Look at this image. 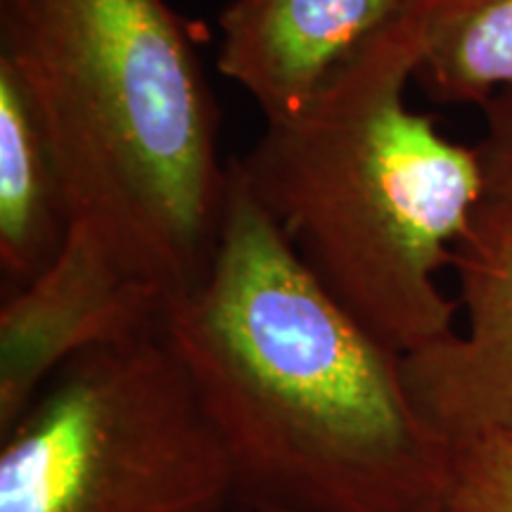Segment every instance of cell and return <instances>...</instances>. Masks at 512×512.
I'll return each mask as SVG.
<instances>
[{"label": "cell", "instance_id": "obj_7", "mask_svg": "<svg viewBox=\"0 0 512 512\" xmlns=\"http://www.w3.org/2000/svg\"><path fill=\"white\" fill-rule=\"evenodd\" d=\"M406 0H233L221 12L219 69L264 112L302 114Z\"/></svg>", "mask_w": 512, "mask_h": 512}, {"label": "cell", "instance_id": "obj_6", "mask_svg": "<svg viewBox=\"0 0 512 512\" xmlns=\"http://www.w3.org/2000/svg\"><path fill=\"white\" fill-rule=\"evenodd\" d=\"M465 332L401 356L420 418L448 444L512 432V202H479L453 247Z\"/></svg>", "mask_w": 512, "mask_h": 512}, {"label": "cell", "instance_id": "obj_1", "mask_svg": "<svg viewBox=\"0 0 512 512\" xmlns=\"http://www.w3.org/2000/svg\"><path fill=\"white\" fill-rule=\"evenodd\" d=\"M162 332L252 512H444L451 444L401 354L318 283L235 159L209 271Z\"/></svg>", "mask_w": 512, "mask_h": 512}, {"label": "cell", "instance_id": "obj_11", "mask_svg": "<svg viewBox=\"0 0 512 512\" xmlns=\"http://www.w3.org/2000/svg\"><path fill=\"white\" fill-rule=\"evenodd\" d=\"M484 136L477 145L486 200L512 202V88L482 105Z\"/></svg>", "mask_w": 512, "mask_h": 512}, {"label": "cell", "instance_id": "obj_3", "mask_svg": "<svg viewBox=\"0 0 512 512\" xmlns=\"http://www.w3.org/2000/svg\"><path fill=\"white\" fill-rule=\"evenodd\" d=\"M418 62L399 12L302 114L266 124L235 159L318 283L401 356L456 332L439 273L484 200L477 147L406 105Z\"/></svg>", "mask_w": 512, "mask_h": 512}, {"label": "cell", "instance_id": "obj_10", "mask_svg": "<svg viewBox=\"0 0 512 512\" xmlns=\"http://www.w3.org/2000/svg\"><path fill=\"white\" fill-rule=\"evenodd\" d=\"M444 512H512V432L451 444Z\"/></svg>", "mask_w": 512, "mask_h": 512}, {"label": "cell", "instance_id": "obj_9", "mask_svg": "<svg viewBox=\"0 0 512 512\" xmlns=\"http://www.w3.org/2000/svg\"><path fill=\"white\" fill-rule=\"evenodd\" d=\"M420 38L413 79L441 105H479L512 88V0H406Z\"/></svg>", "mask_w": 512, "mask_h": 512}, {"label": "cell", "instance_id": "obj_8", "mask_svg": "<svg viewBox=\"0 0 512 512\" xmlns=\"http://www.w3.org/2000/svg\"><path fill=\"white\" fill-rule=\"evenodd\" d=\"M72 226L53 140L27 88L0 57V273L19 290L60 252Z\"/></svg>", "mask_w": 512, "mask_h": 512}, {"label": "cell", "instance_id": "obj_4", "mask_svg": "<svg viewBox=\"0 0 512 512\" xmlns=\"http://www.w3.org/2000/svg\"><path fill=\"white\" fill-rule=\"evenodd\" d=\"M238 486L162 325L62 368L0 434V512H228Z\"/></svg>", "mask_w": 512, "mask_h": 512}, {"label": "cell", "instance_id": "obj_2", "mask_svg": "<svg viewBox=\"0 0 512 512\" xmlns=\"http://www.w3.org/2000/svg\"><path fill=\"white\" fill-rule=\"evenodd\" d=\"M0 57L53 140L72 223L169 302L209 271L228 164L192 34L166 0H0Z\"/></svg>", "mask_w": 512, "mask_h": 512}, {"label": "cell", "instance_id": "obj_5", "mask_svg": "<svg viewBox=\"0 0 512 512\" xmlns=\"http://www.w3.org/2000/svg\"><path fill=\"white\" fill-rule=\"evenodd\" d=\"M169 297L121 264L107 242L72 223L55 259L0 306V434L76 358L162 325Z\"/></svg>", "mask_w": 512, "mask_h": 512}]
</instances>
